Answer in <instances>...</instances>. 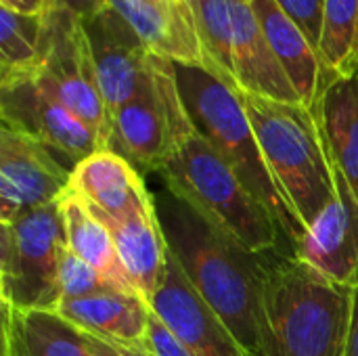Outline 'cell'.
Returning <instances> with one entry per match:
<instances>
[{"mask_svg": "<svg viewBox=\"0 0 358 356\" xmlns=\"http://www.w3.org/2000/svg\"><path fill=\"white\" fill-rule=\"evenodd\" d=\"M44 15H19L0 6L2 73L31 71L42 63Z\"/></svg>", "mask_w": 358, "mask_h": 356, "instance_id": "d4e9b609", "label": "cell"}, {"mask_svg": "<svg viewBox=\"0 0 358 356\" xmlns=\"http://www.w3.org/2000/svg\"><path fill=\"white\" fill-rule=\"evenodd\" d=\"M71 166L46 145L2 124L0 128V225L59 201L69 191Z\"/></svg>", "mask_w": 358, "mask_h": 356, "instance_id": "30bf717a", "label": "cell"}, {"mask_svg": "<svg viewBox=\"0 0 358 356\" xmlns=\"http://www.w3.org/2000/svg\"><path fill=\"white\" fill-rule=\"evenodd\" d=\"M0 115L4 126L36 138L71 166L107 149L88 124L38 84L34 69L0 73Z\"/></svg>", "mask_w": 358, "mask_h": 356, "instance_id": "9c48e42d", "label": "cell"}, {"mask_svg": "<svg viewBox=\"0 0 358 356\" xmlns=\"http://www.w3.org/2000/svg\"><path fill=\"white\" fill-rule=\"evenodd\" d=\"M59 285H61V302L92 296L105 290H117L96 269H92L82 258H78L69 248L63 252V258H61Z\"/></svg>", "mask_w": 358, "mask_h": 356, "instance_id": "484cf974", "label": "cell"}, {"mask_svg": "<svg viewBox=\"0 0 358 356\" xmlns=\"http://www.w3.org/2000/svg\"><path fill=\"white\" fill-rule=\"evenodd\" d=\"M350 290L292 250L264 256V325L268 356H346Z\"/></svg>", "mask_w": 358, "mask_h": 356, "instance_id": "7a4b0ae2", "label": "cell"}, {"mask_svg": "<svg viewBox=\"0 0 358 356\" xmlns=\"http://www.w3.org/2000/svg\"><path fill=\"white\" fill-rule=\"evenodd\" d=\"M52 6H59L71 13L80 21H88L109 6V0H52Z\"/></svg>", "mask_w": 358, "mask_h": 356, "instance_id": "f546056e", "label": "cell"}, {"mask_svg": "<svg viewBox=\"0 0 358 356\" xmlns=\"http://www.w3.org/2000/svg\"><path fill=\"white\" fill-rule=\"evenodd\" d=\"M149 306L195 356H248L229 327L193 290L170 250L166 273Z\"/></svg>", "mask_w": 358, "mask_h": 356, "instance_id": "8fae6325", "label": "cell"}, {"mask_svg": "<svg viewBox=\"0 0 358 356\" xmlns=\"http://www.w3.org/2000/svg\"><path fill=\"white\" fill-rule=\"evenodd\" d=\"M321 61L331 80L358 73V0H323Z\"/></svg>", "mask_w": 358, "mask_h": 356, "instance_id": "603a6c76", "label": "cell"}, {"mask_svg": "<svg viewBox=\"0 0 358 356\" xmlns=\"http://www.w3.org/2000/svg\"><path fill=\"white\" fill-rule=\"evenodd\" d=\"M59 208H61V218L65 227L67 248L86 264L96 269L117 290L136 292L122 266L111 231L90 210V206L82 197L67 191L59 199Z\"/></svg>", "mask_w": 358, "mask_h": 356, "instance_id": "7402d4cb", "label": "cell"}, {"mask_svg": "<svg viewBox=\"0 0 358 356\" xmlns=\"http://www.w3.org/2000/svg\"><path fill=\"white\" fill-rule=\"evenodd\" d=\"M197 34L206 52L208 71L237 88L233 69V0H189Z\"/></svg>", "mask_w": 358, "mask_h": 356, "instance_id": "cb8c5ba5", "label": "cell"}, {"mask_svg": "<svg viewBox=\"0 0 358 356\" xmlns=\"http://www.w3.org/2000/svg\"><path fill=\"white\" fill-rule=\"evenodd\" d=\"M233 69L237 90L285 103H302L250 0H233Z\"/></svg>", "mask_w": 358, "mask_h": 356, "instance_id": "2e32d148", "label": "cell"}, {"mask_svg": "<svg viewBox=\"0 0 358 356\" xmlns=\"http://www.w3.org/2000/svg\"><path fill=\"white\" fill-rule=\"evenodd\" d=\"M69 191L105 220H124L155 206L141 172L113 149H101L76 164Z\"/></svg>", "mask_w": 358, "mask_h": 356, "instance_id": "5bb4252c", "label": "cell"}, {"mask_svg": "<svg viewBox=\"0 0 358 356\" xmlns=\"http://www.w3.org/2000/svg\"><path fill=\"white\" fill-rule=\"evenodd\" d=\"M250 2L279 63L289 76L302 103L315 109L325 86L331 82L317 46L275 0H250Z\"/></svg>", "mask_w": 358, "mask_h": 356, "instance_id": "e0dca14e", "label": "cell"}, {"mask_svg": "<svg viewBox=\"0 0 358 356\" xmlns=\"http://www.w3.org/2000/svg\"><path fill=\"white\" fill-rule=\"evenodd\" d=\"M0 6L19 15H46L52 0H0Z\"/></svg>", "mask_w": 358, "mask_h": 356, "instance_id": "1f68e13d", "label": "cell"}, {"mask_svg": "<svg viewBox=\"0 0 358 356\" xmlns=\"http://www.w3.org/2000/svg\"><path fill=\"white\" fill-rule=\"evenodd\" d=\"M159 174L168 189L195 206L250 252L266 256L285 250L283 241L287 243V239L275 216L248 191L237 172L197 130L182 141Z\"/></svg>", "mask_w": 358, "mask_h": 356, "instance_id": "5b68a950", "label": "cell"}, {"mask_svg": "<svg viewBox=\"0 0 358 356\" xmlns=\"http://www.w3.org/2000/svg\"><path fill=\"white\" fill-rule=\"evenodd\" d=\"M331 159L358 201V73L331 80L315 105Z\"/></svg>", "mask_w": 358, "mask_h": 356, "instance_id": "44dd1931", "label": "cell"}, {"mask_svg": "<svg viewBox=\"0 0 358 356\" xmlns=\"http://www.w3.org/2000/svg\"><path fill=\"white\" fill-rule=\"evenodd\" d=\"M145 348L153 356H195L164 325V321L153 311H151V321H149Z\"/></svg>", "mask_w": 358, "mask_h": 356, "instance_id": "83f0119b", "label": "cell"}, {"mask_svg": "<svg viewBox=\"0 0 358 356\" xmlns=\"http://www.w3.org/2000/svg\"><path fill=\"white\" fill-rule=\"evenodd\" d=\"M308 36V40L317 46L321 42L323 31V0H275Z\"/></svg>", "mask_w": 358, "mask_h": 356, "instance_id": "4316f807", "label": "cell"}, {"mask_svg": "<svg viewBox=\"0 0 358 356\" xmlns=\"http://www.w3.org/2000/svg\"><path fill=\"white\" fill-rule=\"evenodd\" d=\"M346 356H358V277L350 290V321H348Z\"/></svg>", "mask_w": 358, "mask_h": 356, "instance_id": "4dcf8cb0", "label": "cell"}, {"mask_svg": "<svg viewBox=\"0 0 358 356\" xmlns=\"http://www.w3.org/2000/svg\"><path fill=\"white\" fill-rule=\"evenodd\" d=\"M4 356H94L84 329L57 311H15L2 304Z\"/></svg>", "mask_w": 358, "mask_h": 356, "instance_id": "d6986e66", "label": "cell"}, {"mask_svg": "<svg viewBox=\"0 0 358 356\" xmlns=\"http://www.w3.org/2000/svg\"><path fill=\"white\" fill-rule=\"evenodd\" d=\"M241 101L271 176L304 235L308 225L338 197L336 164L319 115L304 103L250 92H241Z\"/></svg>", "mask_w": 358, "mask_h": 356, "instance_id": "3957f363", "label": "cell"}, {"mask_svg": "<svg viewBox=\"0 0 358 356\" xmlns=\"http://www.w3.org/2000/svg\"><path fill=\"white\" fill-rule=\"evenodd\" d=\"M99 86L107 109L113 113L136 92L149 65V48L134 27L113 8L107 6L88 21H82Z\"/></svg>", "mask_w": 358, "mask_h": 356, "instance_id": "4fadbf2b", "label": "cell"}, {"mask_svg": "<svg viewBox=\"0 0 358 356\" xmlns=\"http://www.w3.org/2000/svg\"><path fill=\"white\" fill-rule=\"evenodd\" d=\"M193 130L174 63L151 55L141 86L113 113L111 149L134 168L159 174Z\"/></svg>", "mask_w": 358, "mask_h": 356, "instance_id": "8992f818", "label": "cell"}, {"mask_svg": "<svg viewBox=\"0 0 358 356\" xmlns=\"http://www.w3.org/2000/svg\"><path fill=\"white\" fill-rule=\"evenodd\" d=\"M153 201L168 250L193 290L248 356H268L264 256L243 248L166 185L153 193Z\"/></svg>", "mask_w": 358, "mask_h": 356, "instance_id": "6da1fadb", "label": "cell"}, {"mask_svg": "<svg viewBox=\"0 0 358 356\" xmlns=\"http://www.w3.org/2000/svg\"><path fill=\"white\" fill-rule=\"evenodd\" d=\"M67 250L59 201L2 225V304L15 311H57L61 304L59 266Z\"/></svg>", "mask_w": 358, "mask_h": 356, "instance_id": "52a82bcc", "label": "cell"}, {"mask_svg": "<svg viewBox=\"0 0 358 356\" xmlns=\"http://www.w3.org/2000/svg\"><path fill=\"white\" fill-rule=\"evenodd\" d=\"M174 71L195 130L227 159L248 191L275 216L294 250L302 237V229L271 176L241 92L203 67L174 63Z\"/></svg>", "mask_w": 358, "mask_h": 356, "instance_id": "277c9868", "label": "cell"}, {"mask_svg": "<svg viewBox=\"0 0 358 356\" xmlns=\"http://www.w3.org/2000/svg\"><path fill=\"white\" fill-rule=\"evenodd\" d=\"M57 313L88 334L124 346L145 348L151 306L138 292L105 290L92 296L63 300Z\"/></svg>", "mask_w": 358, "mask_h": 356, "instance_id": "ac0fdd59", "label": "cell"}, {"mask_svg": "<svg viewBox=\"0 0 358 356\" xmlns=\"http://www.w3.org/2000/svg\"><path fill=\"white\" fill-rule=\"evenodd\" d=\"M101 220L111 231L117 256L130 283L149 302L159 287L168 264V243L162 233L155 206L124 220Z\"/></svg>", "mask_w": 358, "mask_h": 356, "instance_id": "ffe728a7", "label": "cell"}, {"mask_svg": "<svg viewBox=\"0 0 358 356\" xmlns=\"http://www.w3.org/2000/svg\"><path fill=\"white\" fill-rule=\"evenodd\" d=\"M34 76L48 94L88 124L111 149L113 120L99 86L84 25L59 6H50L44 15L42 63Z\"/></svg>", "mask_w": 358, "mask_h": 356, "instance_id": "ba28073f", "label": "cell"}, {"mask_svg": "<svg viewBox=\"0 0 358 356\" xmlns=\"http://www.w3.org/2000/svg\"><path fill=\"white\" fill-rule=\"evenodd\" d=\"M338 197L308 225L294 245V256L327 277L352 290L358 277V201L336 168Z\"/></svg>", "mask_w": 358, "mask_h": 356, "instance_id": "7c38bea8", "label": "cell"}, {"mask_svg": "<svg viewBox=\"0 0 358 356\" xmlns=\"http://www.w3.org/2000/svg\"><path fill=\"white\" fill-rule=\"evenodd\" d=\"M86 336H88V342H90V346H92L94 356H153L147 348L124 346V344L105 340V338H101V336L88 334V332H86Z\"/></svg>", "mask_w": 358, "mask_h": 356, "instance_id": "f1b7e54d", "label": "cell"}, {"mask_svg": "<svg viewBox=\"0 0 358 356\" xmlns=\"http://www.w3.org/2000/svg\"><path fill=\"white\" fill-rule=\"evenodd\" d=\"M109 6L134 27L151 55L208 69L189 0H109Z\"/></svg>", "mask_w": 358, "mask_h": 356, "instance_id": "9a60e30c", "label": "cell"}]
</instances>
